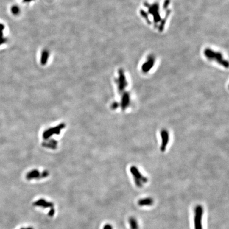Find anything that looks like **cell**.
Returning <instances> with one entry per match:
<instances>
[{
	"label": "cell",
	"mask_w": 229,
	"mask_h": 229,
	"mask_svg": "<svg viewBox=\"0 0 229 229\" xmlns=\"http://www.w3.org/2000/svg\"><path fill=\"white\" fill-rule=\"evenodd\" d=\"M130 172L133 176L135 184L138 187H142L143 183H147L148 181L147 177L143 176L136 166H131Z\"/></svg>",
	"instance_id": "1"
},
{
	"label": "cell",
	"mask_w": 229,
	"mask_h": 229,
	"mask_svg": "<svg viewBox=\"0 0 229 229\" xmlns=\"http://www.w3.org/2000/svg\"><path fill=\"white\" fill-rule=\"evenodd\" d=\"M204 214V208L202 205H198L194 209V223L195 229H202V215Z\"/></svg>",
	"instance_id": "2"
},
{
	"label": "cell",
	"mask_w": 229,
	"mask_h": 229,
	"mask_svg": "<svg viewBox=\"0 0 229 229\" xmlns=\"http://www.w3.org/2000/svg\"><path fill=\"white\" fill-rule=\"evenodd\" d=\"M33 205L35 206L42 207L44 208H54V204L53 202H48V201L45 200V199H42V198L39 199L38 200L35 202L33 203Z\"/></svg>",
	"instance_id": "3"
},
{
	"label": "cell",
	"mask_w": 229,
	"mask_h": 229,
	"mask_svg": "<svg viewBox=\"0 0 229 229\" xmlns=\"http://www.w3.org/2000/svg\"><path fill=\"white\" fill-rule=\"evenodd\" d=\"M154 200L151 197H145L140 199L138 204L140 206H149L153 204Z\"/></svg>",
	"instance_id": "4"
},
{
	"label": "cell",
	"mask_w": 229,
	"mask_h": 229,
	"mask_svg": "<svg viewBox=\"0 0 229 229\" xmlns=\"http://www.w3.org/2000/svg\"><path fill=\"white\" fill-rule=\"evenodd\" d=\"M161 136L162 138V147L161 149L162 151H164V148L166 147L167 143L168 142L169 140V134L166 130H163L162 131V133H161Z\"/></svg>",
	"instance_id": "5"
},
{
	"label": "cell",
	"mask_w": 229,
	"mask_h": 229,
	"mask_svg": "<svg viewBox=\"0 0 229 229\" xmlns=\"http://www.w3.org/2000/svg\"><path fill=\"white\" fill-rule=\"evenodd\" d=\"M26 178L28 180L38 179L39 178H41V174H40L39 172L37 170H32L27 174Z\"/></svg>",
	"instance_id": "6"
},
{
	"label": "cell",
	"mask_w": 229,
	"mask_h": 229,
	"mask_svg": "<svg viewBox=\"0 0 229 229\" xmlns=\"http://www.w3.org/2000/svg\"><path fill=\"white\" fill-rule=\"evenodd\" d=\"M130 229H138V224L137 219L135 217H130L128 219Z\"/></svg>",
	"instance_id": "7"
},
{
	"label": "cell",
	"mask_w": 229,
	"mask_h": 229,
	"mask_svg": "<svg viewBox=\"0 0 229 229\" xmlns=\"http://www.w3.org/2000/svg\"><path fill=\"white\" fill-rule=\"evenodd\" d=\"M11 11H12V13H13L15 15H17L19 13V9L17 7H12Z\"/></svg>",
	"instance_id": "8"
},
{
	"label": "cell",
	"mask_w": 229,
	"mask_h": 229,
	"mask_svg": "<svg viewBox=\"0 0 229 229\" xmlns=\"http://www.w3.org/2000/svg\"><path fill=\"white\" fill-rule=\"evenodd\" d=\"M55 210L54 208H51V210L48 213V215L49 216L52 217L55 214Z\"/></svg>",
	"instance_id": "9"
},
{
	"label": "cell",
	"mask_w": 229,
	"mask_h": 229,
	"mask_svg": "<svg viewBox=\"0 0 229 229\" xmlns=\"http://www.w3.org/2000/svg\"><path fill=\"white\" fill-rule=\"evenodd\" d=\"M48 175H49V173L48 171H43V172L41 174V178H46L47 177H48Z\"/></svg>",
	"instance_id": "10"
},
{
	"label": "cell",
	"mask_w": 229,
	"mask_h": 229,
	"mask_svg": "<svg viewBox=\"0 0 229 229\" xmlns=\"http://www.w3.org/2000/svg\"><path fill=\"white\" fill-rule=\"evenodd\" d=\"M103 229H113V228L111 224H107L104 226Z\"/></svg>",
	"instance_id": "11"
},
{
	"label": "cell",
	"mask_w": 229,
	"mask_h": 229,
	"mask_svg": "<svg viewBox=\"0 0 229 229\" xmlns=\"http://www.w3.org/2000/svg\"><path fill=\"white\" fill-rule=\"evenodd\" d=\"M21 229H34L32 227H28V228H21Z\"/></svg>",
	"instance_id": "12"
}]
</instances>
